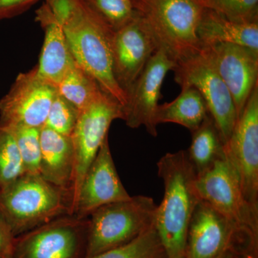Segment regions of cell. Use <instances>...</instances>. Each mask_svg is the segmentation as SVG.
Listing matches in <instances>:
<instances>
[{"mask_svg":"<svg viewBox=\"0 0 258 258\" xmlns=\"http://www.w3.org/2000/svg\"><path fill=\"white\" fill-rule=\"evenodd\" d=\"M164 186V198L156 210V230L166 258H185L188 228L200 202L197 173L186 150L167 153L157 163Z\"/></svg>","mask_w":258,"mask_h":258,"instance_id":"cell-1","label":"cell"},{"mask_svg":"<svg viewBox=\"0 0 258 258\" xmlns=\"http://www.w3.org/2000/svg\"><path fill=\"white\" fill-rule=\"evenodd\" d=\"M62 25L76 63L96 80L103 92L124 108L128 96L113 75L112 39L114 31L83 0Z\"/></svg>","mask_w":258,"mask_h":258,"instance_id":"cell-2","label":"cell"},{"mask_svg":"<svg viewBox=\"0 0 258 258\" xmlns=\"http://www.w3.org/2000/svg\"><path fill=\"white\" fill-rule=\"evenodd\" d=\"M0 215L17 237L58 217L71 215V193L40 174L25 173L0 187Z\"/></svg>","mask_w":258,"mask_h":258,"instance_id":"cell-3","label":"cell"},{"mask_svg":"<svg viewBox=\"0 0 258 258\" xmlns=\"http://www.w3.org/2000/svg\"><path fill=\"white\" fill-rule=\"evenodd\" d=\"M137 15L176 63L201 51L198 31L202 0H132Z\"/></svg>","mask_w":258,"mask_h":258,"instance_id":"cell-4","label":"cell"},{"mask_svg":"<svg viewBox=\"0 0 258 258\" xmlns=\"http://www.w3.org/2000/svg\"><path fill=\"white\" fill-rule=\"evenodd\" d=\"M157 207L152 198L137 195L97 209L88 217L83 258L128 244L152 228Z\"/></svg>","mask_w":258,"mask_h":258,"instance_id":"cell-5","label":"cell"},{"mask_svg":"<svg viewBox=\"0 0 258 258\" xmlns=\"http://www.w3.org/2000/svg\"><path fill=\"white\" fill-rule=\"evenodd\" d=\"M258 258V242L200 200L194 210L186 238L185 258Z\"/></svg>","mask_w":258,"mask_h":258,"instance_id":"cell-6","label":"cell"},{"mask_svg":"<svg viewBox=\"0 0 258 258\" xmlns=\"http://www.w3.org/2000/svg\"><path fill=\"white\" fill-rule=\"evenodd\" d=\"M115 119H124V108L101 91L90 104L79 112L71 138L74 150V171L71 185V215H74L83 178L96 157L108 129Z\"/></svg>","mask_w":258,"mask_h":258,"instance_id":"cell-7","label":"cell"},{"mask_svg":"<svg viewBox=\"0 0 258 258\" xmlns=\"http://www.w3.org/2000/svg\"><path fill=\"white\" fill-rule=\"evenodd\" d=\"M195 185L200 200L258 242V208L244 198L235 171L226 158L197 175Z\"/></svg>","mask_w":258,"mask_h":258,"instance_id":"cell-8","label":"cell"},{"mask_svg":"<svg viewBox=\"0 0 258 258\" xmlns=\"http://www.w3.org/2000/svg\"><path fill=\"white\" fill-rule=\"evenodd\" d=\"M173 71L174 81L180 87H194L201 93L225 145L237 122V111L233 98L208 52L202 47L199 53L177 62Z\"/></svg>","mask_w":258,"mask_h":258,"instance_id":"cell-9","label":"cell"},{"mask_svg":"<svg viewBox=\"0 0 258 258\" xmlns=\"http://www.w3.org/2000/svg\"><path fill=\"white\" fill-rule=\"evenodd\" d=\"M87 232L88 218L58 217L17 237L14 258H79Z\"/></svg>","mask_w":258,"mask_h":258,"instance_id":"cell-10","label":"cell"},{"mask_svg":"<svg viewBox=\"0 0 258 258\" xmlns=\"http://www.w3.org/2000/svg\"><path fill=\"white\" fill-rule=\"evenodd\" d=\"M225 152L244 198L258 208V85L237 118Z\"/></svg>","mask_w":258,"mask_h":258,"instance_id":"cell-11","label":"cell"},{"mask_svg":"<svg viewBox=\"0 0 258 258\" xmlns=\"http://www.w3.org/2000/svg\"><path fill=\"white\" fill-rule=\"evenodd\" d=\"M57 86L42 79L36 68L18 75L0 100V123L40 129L45 125Z\"/></svg>","mask_w":258,"mask_h":258,"instance_id":"cell-12","label":"cell"},{"mask_svg":"<svg viewBox=\"0 0 258 258\" xmlns=\"http://www.w3.org/2000/svg\"><path fill=\"white\" fill-rule=\"evenodd\" d=\"M176 64L175 61L161 47L151 57L128 93L123 120L129 128L144 125L148 133L157 137L154 115L159 106L161 86L166 74L173 71Z\"/></svg>","mask_w":258,"mask_h":258,"instance_id":"cell-13","label":"cell"},{"mask_svg":"<svg viewBox=\"0 0 258 258\" xmlns=\"http://www.w3.org/2000/svg\"><path fill=\"white\" fill-rule=\"evenodd\" d=\"M158 48L152 32L137 14L132 21L113 32V75L127 96Z\"/></svg>","mask_w":258,"mask_h":258,"instance_id":"cell-14","label":"cell"},{"mask_svg":"<svg viewBox=\"0 0 258 258\" xmlns=\"http://www.w3.org/2000/svg\"><path fill=\"white\" fill-rule=\"evenodd\" d=\"M208 52L233 98L239 118L258 85V52L230 43L202 46Z\"/></svg>","mask_w":258,"mask_h":258,"instance_id":"cell-15","label":"cell"},{"mask_svg":"<svg viewBox=\"0 0 258 258\" xmlns=\"http://www.w3.org/2000/svg\"><path fill=\"white\" fill-rule=\"evenodd\" d=\"M130 198L115 169L107 137L83 178L74 215L88 218L103 205Z\"/></svg>","mask_w":258,"mask_h":258,"instance_id":"cell-16","label":"cell"},{"mask_svg":"<svg viewBox=\"0 0 258 258\" xmlns=\"http://www.w3.org/2000/svg\"><path fill=\"white\" fill-rule=\"evenodd\" d=\"M35 20L45 32L37 74L57 86L75 60L70 50L63 28L45 3L37 10Z\"/></svg>","mask_w":258,"mask_h":258,"instance_id":"cell-17","label":"cell"},{"mask_svg":"<svg viewBox=\"0 0 258 258\" xmlns=\"http://www.w3.org/2000/svg\"><path fill=\"white\" fill-rule=\"evenodd\" d=\"M40 138L41 156L39 174L51 184L71 193L74 171V150L71 137L44 125L40 128Z\"/></svg>","mask_w":258,"mask_h":258,"instance_id":"cell-18","label":"cell"},{"mask_svg":"<svg viewBox=\"0 0 258 258\" xmlns=\"http://www.w3.org/2000/svg\"><path fill=\"white\" fill-rule=\"evenodd\" d=\"M198 35L202 46L215 43H230L258 52V22L230 20L205 8Z\"/></svg>","mask_w":258,"mask_h":258,"instance_id":"cell-19","label":"cell"},{"mask_svg":"<svg viewBox=\"0 0 258 258\" xmlns=\"http://www.w3.org/2000/svg\"><path fill=\"white\" fill-rule=\"evenodd\" d=\"M206 102L194 87L181 88L177 98L170 103L159 105L154 123H174L182 125L191 133L198 129L210 115Z\"/></svg>","mask_w":258,"mask_h":258,"instance_id":"cell-20","label":"cell"},{"mask_svg":"<svg viewBox=\"0 0 258 258\" xmlns=\"http://www.w3.org/2000/svg\"><path fill=\"white\" fill-rule=\"evenodd\" d=\"M186 152L197 175L225 159V145L211 115L191 133V145Z\"/></svg>","mask_w":258,"mask_h":258,"instance_id":"cell-21","label":"cell"},{"mask_svg":"<svg viewBox=\"0 0 258 258\" xmlns=\"http://www.w3.org/2000/svg\"><path fill=\"white\" fill-rule=\"evenodd\" d=\"M57 89L59 94L79 111L90 104L102 91L96 80L76 61L57 85Z\"/></svg>","mask_w":258,"mask_h":258,"instance_id":"cell-22","label":"cell"},{"mask_svg":"<svg viewBox=\"0 0 258 258\" xmlns=\"http://www.w3.org/2000/svg\"><path fill=\"white\" fill-rule=\"evenodd\" d=\"M87 258H166L155 226L128 244Z\"/></svg>","mask_w":258,"mask_h":258,"instance_id":"cell-23","label":"cell"},{"mask_svg":"<svg viewBox=\"0 0 258 258\" xmlns=\"http://www.w3.org/2000/svg\"><path fill=\"white\" fill-rule=\"evenodd\" d=\"M25 174L16 141L10 129L0 123V187Z\"/></svg>","mask_w":258,"mask_h":258,"instance_id":"cell-24","label":"cell"},{"mask_svg":"<svg viewBox=\"0 0 258 258\" xmlns=\"http://www.w3.org/2000/svg\"><path fill=\"white\" fill-rule=\"evenodd\" d=\"M6 126L10 129L16 141L25 174H39L41 156L40 129L18 125Z\"/></svg>","mask_w":258,"mask_h":258,"instance_id":"cell-25","label":"cell"},{"mask_svg":"<svg viewBox=\"0 0 258 258\" xmlns=\"http://www.w3.org/2000/svg\"><path fill=\"white\" fill-rule=\"evenodd\" d=\"M113 30L124 26L137 13L131 0H83Z\"/></svg>","mask_w":258,"mask_h":258,"instance_id":"cell-26","label":"cell"},{"mask_svg":"<svg viewBox=\"0 0 258 258\" xmlns=\"http://www.w3.org/2000/svg\"><path fill=\"white\" fill-rule=\"evenodd\" d=\"M79 112L57 92L51 104L45 125L62 135L71 137L77 123Z\"/></svg>","mask_w":258,"mask_h":258,"instance_id":"cell-27","label":"cell"},{"mask_svg":"<svg viewBox=\"0 0 258 258\" xmlns=\"http://www.w3.org/2000/svg\"><path fill=\"white\" fill-rule=\"evenodd\" d=\"M204 6L230 20L257 21L258 0H202Z\"/></svg>","mask_w":258,"mask_h":258,"instance_id":"cell-28","label":"cell"},{"mask_svg":"<svg viewBox=\"0 0 258 258\" xmlns=\"http://www.w3.org/2000/svg\"><path fill=\"white\" fill-rule=\"evenodd\" d=\"M40 0H0V20L23 14Z\"/></svg>","mask_w":258,"mask_h":258,"instance_id":"cell-29","label":"cell"},{"mask_svg":"<svg viewBox=\"0 0 258 258\" xmlns=\"http://www.w3.org/2000/svg\"><path fill=\"white\" fill-rule=\"evenodd\" d=\"M16 237L0 215V258H14Z\"/></svg>","mask_w":258,"mask_h":258,"instance_id":"cell-30","label":"cell"},{"mask_svg":"<svg viewBox=\"0 0 258 258\" xmlns=\"http://www.w3.org/2000/svg\"><path fill=\"white\" fill-rule=\"evenodd\" d=\"M218 258H235L232 254L230 252H225V253L222 254L221 256H220Z\"/></svg>","mask_w":258,"mask_h":258,"instance_id":"cell-31","label":"cell"},{"mask_svg":"<svg viewBox=\"0 0 258 258\" xmlns=\"http://www.w3.org/2000/svg\"><path fill=\"white\" fill-rule=\"evenodd\" d=\"M131 1H132V0H131Z\"/></svg>","mask_w":258,"mask_h":258,"instance_id":"cell-32","label":"cell"}]
</instances>
